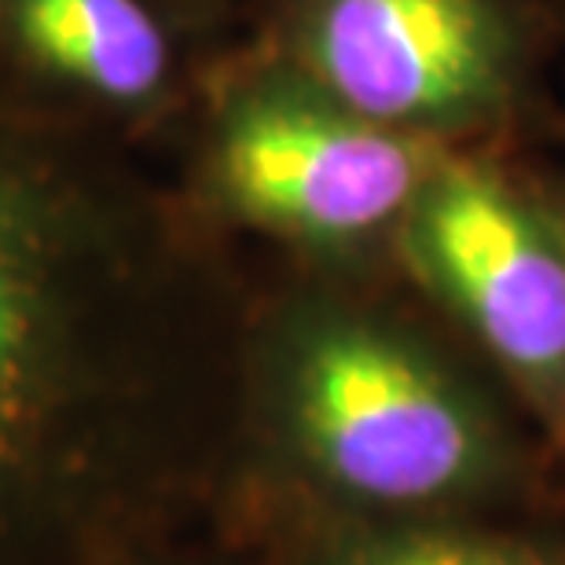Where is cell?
Returning <instances> with one entry per match:
<instances>
[{
	"label": "cell",
	"instance_id": "5b68a950",
	"mask_svg": "<svg viewBox=\"0 0 565 565\" xmlns=\"http://www.w3.org/2000/svg\"><path fill=\"white\" fill-rule=\"evenodd\" d=\"M393 243L565 445V246L540 202L448 154Z\"/></svg>",
	"mask_w": 565,
	"mask_h": 565
},
{
	"label": "cell",
	"instance_id": "ba28073f",
	"mask_svg": "<svg viewBox=\"0 0 565 565\" xmlns=\"http://www.w3.org/2000/svg\"><path fill=\"white\" fill-rule=\"evenodd\" d=\"M540 210H544V217L551 221V228H555V235H558L562 246H565V191L551 199V202H540Z\"/></svg>",
	"mask_w": 565,
	"mask_h": 565
},
{
	"label": "cell",
	"instance_id": "6da1fadb",
	"mask_svg": "<svg viewBox=\"0 0 565 565\" xmlns=\"http://www.w3.org/2000/svg\"><path fill=\"white\" fill-rule=\"evenodd\" d=\"M206 327L184 206L0 63V565H118L173 514Z\"/></svg>",
	"mask_w": 565,
	"mask_h": 565
},
{
	"label": "cell",
	"instance_id": "52a82bcc",
	"mask_svg": "<svg viewBox=\"0 0 565 565\" xmlns=\"http://www.w3.org/2000/svg\"><path fill=\"white\" fill-rule=\"evenodd\" d=\"M305 565H565V555L525 536L429 518H360L312 551Z\"/></svg>",
	"mask_w": 565,
	"mask_h": 565
},
{
	"label": "cell",
	"instance_id": "8992f818",
	"mask_svg": "<svg viewBox=\"0 0 565 565\" xmlns=\"http://www.w3.org/2000/svg\"><path fill=\"white\" fill-rule=\"evenodd\" d=\"M0 63L115 129L177 93V44L147 0H0Z\"/></svg>",
	"mask_w": 565,
	"mask_h": 565
},
{
	"label": "cell",
	"instance_id": "7a4b0ae2",
	"mask_svg": "<svg viewBox=\"0 0 565 565\" xmlns=\"http://www.w3.org/2000/svg\"><path fill=\"white\" fill-rule=\"evenodd\" d=\"M254 386L282 459L360 518L448 514L514 473L481 390L404 323L353 301H290L257 342Z\"/></svg>",
	"mask_w": 565,
	"mask_h": 565
},
{
	"label": "cell",
	"instance_id": "277c9868",
	"mask_svg": "<svg viewBox=\"0 0 565 565\" xmlns=\"http://www.w3.org/2000/svg\"><path fill=\"white\" fill-rule=\"evenodd\" d=\"M522 55L503 0H290L287 63L423 140L495 126L522 88Z\"/></svg>",
	"mask_w": 565,
	"mask_h": 565
},
{
	"label": "cell",
	"instance_id": "3957f363",
	"mask_svg": "<svg viewBox=\"0 0 565 565\" xmlns=\"http://www.w3.org/2000/svg\"><path fill=\"white\" fill-rule=\"evenodd\" d=\"M448 151L386 129L287 60L224 82L202 137L206 210L316 257H356L397 239Z\"/></svg>",
	"mask_w": 565,
	"mask_h": 565
}]
</instances>
